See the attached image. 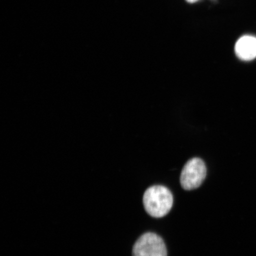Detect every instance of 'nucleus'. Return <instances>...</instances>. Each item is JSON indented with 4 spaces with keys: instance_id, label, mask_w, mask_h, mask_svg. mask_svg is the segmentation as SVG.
<instances>
[{
    "instance_id": "obj_1",
    "label": "nucleus",
    "mask_w": 256,
    "mask_h": 256,
    "mask_svg": "<svg viewBox=\"0 0 256 256\" xmlns=\"http://www.w3.org/2000/svg\"><path fill=\"white\" fill-rule=\"evenodd\" d=\"M144 208L152 217L162 218L167 215L174 204V197L168 188L156 185L147 188L143 197Z\"/></svg>"
},
{
    "instance_id": "obj_2",
    "label": "nucleus",
    "mask_w": 256,
    "mask_h": 256,
    "mask_svg": "<svg viewBox=\"0 0 256 256\" xmlns=\"http://www.w3.org/2000/svg\"><path fill=\"white\" fill-rule=\"evenodd\" d=\"M206 168L202 160L193 158L188 160L182 170L180 184L184 190L199 188L206 178Z\"/></svg>"
},
{
    "instance_id": "obj_3",
    "label": "nucleus",
    "mask_w": 256,
    "mask_h": 256,
    "mask_svg": "<svg viewBox=\"0 0 256 256\" xmlns=\"http://www.w3.org/2000/svg\"><path fill=\"white\" fill-rule=\"evenodd\" d=\"M133 256H167V249L163 240L152 232L140 236L134 246Z\"/></svg>"
},
{
    "instance_id": "obj_4",
    "label": "nucleus",
    "mask_w": 256,
    "mask_h": 256,
    "mask_svg": "<svg viewBox=\"0 0 256 256\" xmlns=\"http://www.w3.org/2000/svg\"><path fill=\"white\" fill-rule=\"evenodd\" d=\"M236 56L242 60L248 62L256 58V38L246 35L240 38L235 46Z\"/></svg>"
},
{
    "instance_id": "obj_5",
    "label": "nucleus",
    "mask_w": 256,
    "mask_h": 256,
    "mask_svg": "<svg viewBox=\"0 0 256 256\" xmlns=\"http://www.w3.org/2000/svg\"><path fill=\"white\" fill-rule=\"evenodd\" d=\"M188 2L191 3V4H193V3L199 1V0H186Z\"/></svg>"
}]
</instances>
